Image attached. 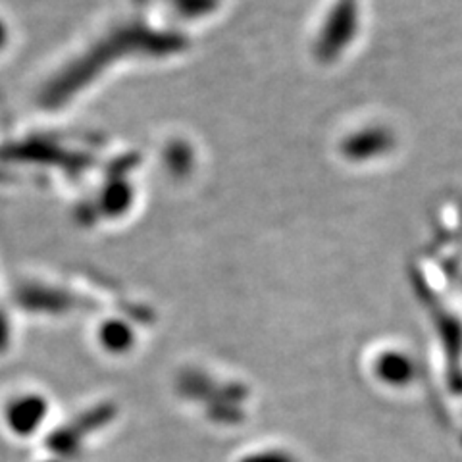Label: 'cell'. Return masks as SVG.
Returning a JSON list of instances; mask_svg holds the SVG:
<instances>
[{
    "mask_svg": "<svg viewBox=\"0 0 462 462\" xmlns=\"http://www.w3.org/2000/svg\"><path fill=\"white\" fill-rule=\"evenodd\" d=\"M41 412H42L41 401L27 397V399H20L18 402L12 404L8 418H10L14 430L20 433H29V430H33L35 424L39 422Z\"/></svg>",
    "mask_w": 462,
    "mask_h": 462,
    "instance_id": "obj_1",
    "label": "cell"
}]
</instances>
